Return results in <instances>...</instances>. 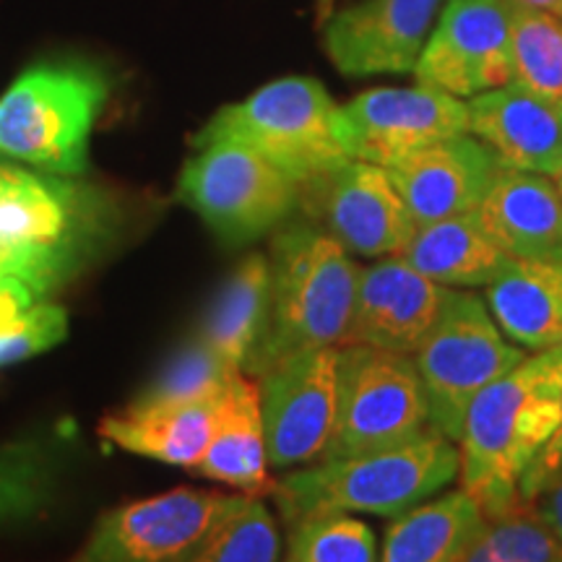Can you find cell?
<instances>
[{
	"label": "cell",
	"mask_w": 562,
	"mask_h": 562,
	"mask_svg": "<svg viewBox=\"0 0 562 562\" xmlns=\"http://www.w3.org/2000/svg\"><path fill=\"white\" fill-rule=\"evenodd\" d=\"M476 216L516 261H562V195L552 178L505 167Z\"/></svg>",
	"instance_id": "cell-19"
},
{
	"label": "cell",
	"mask_w": 562,
	"mask_h": 562,
	"mask_svg": "<svg viewBox=\"0 0 562 562\" xmlns=\"http://www.w3.org/2000/svg\"><path fill=\"white\" fill-rule=\"evenodd\" d=\"M220 396L186 406L128 404L102 419L100 435L128 453L170 467L195 469L211 442Z\"/></svg>",
	"instance_id": "cell-22"
},
{
	"label": "cell",
	"mask_w": 562,
	"mask_h": 562,
	"mask_svg": "<svg viewBox=\"0 0 562 562\" xmlns=\"http://www.w3.org/2000/svg\"><path fill=\"white\" fill-rule=\"evenodd\" d=\"M461 562H562V542L526 501L484 516Z\"/></svg>",
	"instance_id": "cell-28"
},
{
	"label": "cell",
	"mask_w": 562,
	"mask_h": 562,
	"mask_svg": "<svg viewBox=\"0 0 562 562\" xmlns=\"http://www.w3.org/2000/svg\"><path fill=\"white\" fill-rule=\"evenodd\" d=\"M414 227L472 214L505 170L503 159L472 133L427 146L385 167Z\"/></svg>",
	"instance_id": "cell-16"
},
{
	"label": "cell",
	"mask_w": 562,
	"mask_h": 562,
	"mask_svg": "<svg viewBox=\"0 0 562 562\" xmlns=\"http://www.w3.org/2000/svg\"><path fill=\"white\" fill-rule=\"evenodd\" d=\"M448 292L404 258H381L360 269L347 344L412 357L438 321Z\"/></svg>",
	"instance_id": "cell-17"
},
{
	"label": "cell",
	"mask_w": 562,
	"mask_h": 562,
	"mask_svg": "<svg viewBox=\"0 0 562 562\" xmlns=\"http://www.w3.org/2000/svg\"><path fill=\"white\" fill-rule=\"evenodd\" d=\"M237 368L224 362L201 336L182 344L151 383L133 398V406H186L216 398L227 389Z\"/></svg>",
	"instance_id": "cell-29"
},
{
	"label": "cell",
	"mask_w": 562,
	"mask_h": 562,
	"mask_svg": "<svg viewBox=\"0 0 562 562\" xmlns=\"http://www.w3.org/2000/svg\"><path fill=\"white\" fill-rule=\"evenodd\" d=\"M269 256L250 252L229 271L211 300L199 336L232 368L245 370L261 341L269 318Z\"/></svg>",
	"instance_id": "cell-25"
},
{
	"label": "cell",
	"mask_w": 562,
	"mask_h": 562,
	"mask_svg": "<svg viewBox=\"0 0 562 562\" xmlns=\"http://www.w3.org/2000/svg\"><path fill=\"white\" fill-rule=\"evenodd\" d=\"M339 349L300 351L258 375L266 456L269 467L279 472L318 461L331 440L339 398Z\"/></svg>",
	"instance_id": "cell-11"
},
{
	"label": "cell",
	"mask_w": 562,
	"mask_h": 562,
	"mask_svg": "<svg viewBox=\"0 0 562 562\" xmlns=\"http://www.w3.org/2000/svg\"><path fill=\"white\" fill-rule=\"evenodd\" d=\"M102 243V201L74 178L0 161V273L40 302L74 279Z\"/></svg>",
	"instance_id": "cell-4"
},
{
	"label": "cell",
	"mask_w": 562,
	"mask_h": 562,
	"mask_svg": "<svg viewBox=\"0 0 562 562\" xmlns=\"http://www.w3.org/2000/svg\"><path fill=\"white\" fill-rule=\"evenodd\" d=\"M63 438H24L0 446V529L37 518L60 482Z\"/></svg>",
	"instance_id": "cell-26"
},
{
	"label": "cell",
	"mask_w": 562,
	"mask_h": 562,
	"mask_svg": "<svg viewBox=\"0 0 562 562\" xmlns=\"http://www.w3.org/2000/svg\"><path fill=\"white\" fill-rule=\"evenodd\" d=\"M104 100V76L81 63L26 68L0 94V157L79 178L89 167V138Z\"/></svg>",
	"instance_id": "cell-6"
},
{
	"label": "cell",
	"mask_w": 562,
	"mask_h": 562,
	"mask_svg": "<svg viewBox=\"0 0 562 562\" xmlns=\"http://www.w3.org/2000/svg\"><path fill=\"white\" fill-rule=\"evenodd\" d=\"M526 355L503 334L480 294L448 292L438 321L412 355L430 406V427L459 442L474 398Z\"/></svg>",
	"instance_id": "cell-7"
},
{
	"label": "cell",
	"mask_w": 562,
	"mask_h": 562,
	"mask_svg": "<svg viewBox=\"0 0 562 562\" xmlns=\"http://www.w3.org/2000/svg\"><path fill=\"white\" fill-rule=\"evenodd\" d=\"M562 542V467L526 501Z\"/></svg>",
	"instance_id": "cell-34"
},
{
	"label": "cell",
	"mask_w": 562,
	"mask_h": 562,
	"mask_svg": "<svg viewBox=\"0 0 562 562\" xmlns=\"http://www.w3.org/2000/svg\"><path fill=\"white\" fill-rule=\"evenodd\" d=\"M266 331L245 375L258 378L286 357L349 341L360 266L313 222H284L271 240Z\"/></svg>",
	"instance_id": "cell-2"
},
{
	"label": "cell",
	"mask_w": 562,
	"mask_h": 562,
	"mask_svg": "<svg viewBox=\"0 0 562 562\" xmlns=\"http://www.w3.org/2000/svg\"><path fill=\"white\" fill-rule=\"evenodd\" d=\"M300 206L349 256L360 258L398 256L417 229L389 170L360 159L300 186Z\"/></svg>",
	"instance_id": "cell-12"
},
{
	"label": "cell",
	"mask_w": 562,
	"mask_h": 562,
	"mask_svg": "<svg viewBox=\"0 0 562 562\" xmlns=\"http://www.w3.org/2000/svg\"><path fill=\"white\" fill-rule=\"evenodd\" d=\"M526 3L537 5V9L552 13L554 19L562 21V0H526Z\"/></svg>",
	"instance_id": "cell-35"
},
{
	"label": "cell",
	"mask_w": 562,
	"mask_h": 562,
	"mask_svg": "<svg viewBox=\"0 0 562 562\" xmlns=\"http://www.w3.org/2000/svg\"><path fill=\"white\" fill-rule=\"evenodd\" d=\"M351 159L391 167L438 140L469 133V104L435 87H381L341 108Z\"/></svg>",
	"instance_id": "cell-13"
},
{
	"label": "cell",
	"mask_w": 562,
	"mask_h": 562,
	"mask_svg": "<svg viewBox=\"0 0 562 562\" xmlns=\"http://www.w3.org/2000/svg\"><path fill=\"white\" fill-rule=\"evenodd\" d=\"M560 467H562V417H560V425L550 438V442H547L542 451H539V456L533 459L531 467L526 469L521 487H518V492H521V501H529L533 492L542 487V484L550 480V476L558 472Z\"/></svg>",
	"instance_id": "cell-33"
},
{
	"label": "cell",
	"mask_w": 562,
	"mask_h": 562,
	"mask_svg": "<svg viewBox=\"0 0 562 562\" xmlns=\"http://www.w3.org/2000/svg\"><path fill=\"white\" fill-rule=\"evenodd\" d=\"M562 417V344L531 351L469 406L459 438L461 490L484 516L521 501V480Z\"/></svg>",
	"instance_id": "cell-1"
},
{
	"label": "cell",
	"mask_w": 562,
	"mask_h": 562,
	"mask_svg": "<svg viewBox=\"0 0 562 562\" xmlns=\"http://www.w3.org/2000/svg\"><path fill=\"white\" fill-rule=\"evenodd\" d=\"M425 430H430V406L412 357L344 344L336 425L318 461H344L404 446Z\"/></svg>",
	"instance_id": "cell-8"
},
{
	"label": "cell",
	"mask_w": 562,
	"mask_h": 562,
	"mask_svg": "<svg viewBox=\"0 0 562 562\" xmlns=\"http://www.w3.org/2000/svg\"><path fill=\"white\" fill-rule=\"evenodd\" d=\"M469 104V133L490 146L505 167L554 178L562 165V102L505 83Z\"/></svg>",
	"instance_id": "cell-18"
},
{
	"label": "cell",
	"mask_w": 562,
	"mask_h": 562,
	"mask_svg": "<svg viewBox=\"0 0 562 562\" xmlns=\"http://www.w3.org/2000/svg\"><path fill=\"white\" fill-rule=\"evenodd\" d=\"M492 318L513 344L544 351L562 344V261H516L484 286Z\"/></svg>",
	"instance_id": "cell-21"
},
{
	"label": "cell",
	"mask_w": 562,
	"mask_h": 562,
	"mask_svg": "<svg viewBox=\"0 0 562 562\" xmlns=\"http://www.w3.org/2000/svg\"><path fill=\"white\" fill-rule=\"evenodd\" d=\"M68 336V313L55 302H37L11 328L0 331V368L58 347Z\"/></svg>",
	"instance_id": "cell-32"
},
{
	"label": "cell",
	"mask_w": 562,
	"mask_h": 562,
	"mask_svg": "<svg viewBox=\"0 0 562 562\" xmlns=\"http://www.w3.org/2000/svg\"><path fill=\"white\" fill-rule=\"evenodd\" d=\"M482 521L480 503L451 490L393 518L378 562H461Z\"/></svg>",
	"instance_id": "cell-24"
},
{
	"label": "cell",
	"mask_w": 562,
	"mask_h": 562,
	"mask_svg": "<svg viewBox=\"0 0 562 562\" xmlns=\"http://www.w3.org/2000/svg\"><path fill=\"white\" fill-rule=\"evenodd\" d=\"M554 186H558V191H560V195H562V165H560V170L558 172H554Z\"/></svg>",
	"instance_id": "cell-37"
},
{
	"label": "cell",
	"mask_w": 562,
	"mask_h": 562,
	"mask_svg": "<svg viewBox=\"0 0 562 562\" xmlns=\"http://www.w3.org/2000/svg\"><path fill=\"white\" fill-rule=\"evenodd\" d=\"M178 199L227 248L277 232L300 206L297 182L240 144H209L182 165Z\"/></svg>",
	"instance_id": "cell-9"
},
{
	"label": "cell",
	"mask_w": 562,
	"mask_h": 562,
	"mask_svg": "<svg viewBox=\"0 0 562 562\" xmlns=\"http://www.w3.org/2000/svg\"><path fill=\"white\" fill-rule=\"evenodd\" d=\"M459 472V442L430 427L404 446L297 469L281 476L271 495L286 526L321 513L398 518L438 497Z\"/></svg>",
	"instance_id": "cell-3"
},
{
	"label": "cell",
	"mask_w": 562,
	"mask_h": 562,
	"mask_svg": "<svg viewBox=\"0 0 562 562\" xmlns=\"http://www.w3.org/2000/svg\"><path fill=\"white\" fill-rule=\"evenodd\" d=\"M279 529L261 497L248 495L188 562H279Z\"/></svg>",
	"instance_id": "cell-31"
},
{
	"label": "cell",
	"mask_w": 562,
	"mask_h": 562,
	"mask_svg": "<svg viewBox=\"0 0 562 562\" xmlns=\"http://www.w3.org/2000/svg\"><path fill=\"white\" fill-rule=\"evenodd\" d=\"M248 495L178 487L104 513L70 562H188Z\"/></svg>",
	"instance_id": "cell-10"
},
{
	"label": "cell",
	"mask_w": 562,
	"mask_h": 562,
	"mask_svg": "<svg viewBox=\"0 0 562 562\" xmlns=\"http://www.w3.org/2000/svg\"><path fill=\"white\" fill-rule=\"evenodd\" d=\"M375 531L349 513H321L290 526L286 562H378Z\"/></svg>",
	"instance_id": "cell-30"
},
{
	"label": "cell",
	"mask_w": 562,
	"mask_h": 562,
	"mask_svg": "<svg viewBox=\"0 0 562 562\" xmlns=\"http://www.w3.org/2000/svg\"><path fill=\"white\" fill-rule=\"evenodd\" d=\"M318 5H321V16H326V13H328V11H331L334 0H318Z\"/></svg>",
	"instance_id": "cell-36"
},
{
	"label": "cell",
	"mask_w": 562,
	"mask_h": 562,
	"mask_svg": "<svg viewBox=\"0 0 562 562\" xmlns=\"http://www.w3.org/2000/svg\"><path fill=\"white\" fill-rule=\"evenodd\" d=\"M398 258L446 290L487 286L510 261L484 229L476 211L422 224Z\"/></svg>",
	"instance_id": "cell-23"
},
{
	"label": "cell",
	"mask_w": 562,
	"mask_h": 562,
	"mask_svg": "<svg viewBox=\"0 0 562 562\" xmlns=\"http://www.w3.org/2000/svg\"><path fill=\"white\" fill-rule=\"evenodd\" d=\"M513 83L562 102V21L526 0H508Z\"/></svg>",
	"instance_id": "cell-27"
},
{
	"label": "cell",
	"mask_w": 562,
	"mask_h": 562,
	"mask_svg": "<svg viewBox=\"0 0 562 562\" xmlns=\"http://www.w3.org/2000/svg\"><path fill=\"white\" fill-rule=\"evenodd\" d=\"M438 9L440 0H360L328 16L323 47L349 79L409 74Z\"/></svg>",
	"instance_id": "cell-15"
},
{
	"label": "cell",
	"mask_w": 562,
	"mask_h": 562,
	"mask_svg": "<svg viewBox=\"0 0 562 562\" xmlns=\"http://www.w3.org/2000/svg\"><path fill=\"white\" fill-rule=\"evenodd\" d=\"M209 144H240L305 186L349 161L341 108L311 76H286L227 104L193 138Z\"/></svg>",
	"instance_id": "cell-5"
},
{
	"label": "cell",
	"mask_w": 562,
	"mask_h": 562,
	"mask_svg": "<svg viewBox=\"0 0 562 562\" xmlns=\"http://www.w3.org/2000/svg\"><path fill=\"white\" fill-rule=\"evenodd\" d=\"M412 74L459 100L510 83L508 0H448Z\"/></svg>",
	"instance_id": "cell-14"
},
{
	"label": "cell",
	"mask_w": 562,
	"mask_h": 562,
	"mask_svg": "<svg viewBox=\"0 0 562 562\" xmlns=\"http://www.w3.org/2000/svg\"><path fill=\"white\" fill-rule=\"evenodd\" d=\"M266 469H269V456H266L261 393L250 375L237 372L216 402L214 432L193 472L211 482L229 484L243 495L261 497L273 487Z\"/></svg>",
	"instance_id": "cell-20"
}]
</instances>
